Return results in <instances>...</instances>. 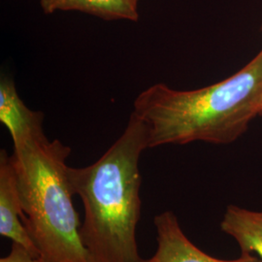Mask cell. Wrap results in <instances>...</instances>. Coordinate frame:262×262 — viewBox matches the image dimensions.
I'll list each match as a JSON object with an SVG mask.
<instances>
[{"instance_id": "cell-4", "label": "cell", "mask_w": 262, "mask_h": 262, "mask_svg": "<svg viewBox=\"0 0 262 262\" xmlns=\"http://www.w3.org/2000/svg\"><path fill=\"white\" fill-rule=\"evenodd\" d=\"M154 225L157 230V251L146 262H262L253 253H241L239 258L224 260L204 253L187 238L172 211L156 215Z\"/></svg>"}, {"instance_id": "cell-9", "label": "cell", "mask_w": 262, "mask_h": 262, "mask_svg": "<svg viewBox=\"0 0 262 262\" xmlns=\"http://www.w3.org/2000/svg\"><path fill=\"white\" fill-rule=\"evenodd\" d=\"M0 262H48L42 256H35L19 244L12 243L10 253L2 257Z\"/></svg>"}, {"instance_id": "cell-2", "label": "cell", "mask_w": 262, "mask_h": 262, "mask_svg": "<svg viewBox=\"0 0 262 262\" xmlns=\"http://www.w3.org/2000/svg\"><path fill=\"white\" fill-rule=\"evenodd\" d=\"M132 113L148 127L149 148L230 144L262 114V51L234 75L209 86L178 91L154 84L136 97Z\"/></svg>"}, {"instance_id": "cell-5", "label": "cell", "mask_w": 262, "mask_h": 262, "mask_svg": "<svg viewBox=\"0 0 262 262\" xmlns=\"http://www.w3.org/2000/svg\"><path fill=\"white\" fill-rule=\"evenodd\" d=\"M24 210L12 156L0 151V234L19 244L35 256H41L24 224Z\"/></svg>"}, {"instance_id": "cell-1", "label": "cell", "mask_w": 262, "mask_h": 262, "mask_svg": "<svg viewBox=\"0 0 262 262\" xmlns=\"http://www.w3.org/2000/svg\"><path fill=\"white\" fill-rule=\"evenodd\" d=\"M149 148L146 123L133 113L122 135L93 164L68 167L84 205L81 237L93 262H146L136 238L141 215V155Z\"/></svg>"}, {"instance_id": "cell-7", "label": "cell", "mask_w": 262, "mask_h": 262, "mask_svg": "<svg viewBox=\"0 0 262 262\" xmlns=\"http://www.w3.org/2000/svg\"><path fill=\"white\" fill-rule=\"evenodd\" d=\"M221 229L234 239L241 253H253L262 260V211L229 205L221 222Z\"/></svg>"}, {"instance_id": "cell-8", "label": "cell", "mask_w": 262, "mask_h": 262, "mask_svg": "<svg viewBox=\"0 0 262 262\" xmlns=\"http://www.w3.org/2000/svg\"><path fill=\"white\" fill-rule=\"evenodd\" d=\"M137 0H40L46 14L56 11H80L101 19H127L137 21Z\"/></svg>"}, {"instance_id": "cell-3", "label": "cell", "mask_w": 262, "mask_h": 262, "mask_svg": "<svg viewBox=\"0 0 262 262\" xmlns=\"http://www.w3.org/2000/svg\"><path fill=\"white\" fill-rule=\"evenodd\" d=\"M71 152L45 133L14 146L11 155L24 210V224L48 262H93L81 237L67 159Z\"/></svg>"}, {"instance_id": "cell-10", "label": "cell", "mask_w": 262, "mask_h": 262, "mask_svg": "<svg viewBox=\"0 0 262 262\" xmlns=\"http://www.w3.org/2000/svg\"><path fill=\"white\" fill-rule=\"evenodd\" d=\"M261 32H262V26H261Z\"/></svg>"}, {"instance_id": "cell-6", "label": "cell", "mask_w": 262, "mask_h": 262, "mask_svg": "<svg viewBox=\"0 0 262 262\" xmlns=\"http://www.w3.org/2000/svg\"><path fill=\"white\" fill-rule=\"evenodd\" d=\"M0 122L9 131L13 145L44 132V114L28 108L8 77L0 82Z\"/></svg>"}, {"instance_id": "cell-11", "label": "cell", "mask_w": 262, "mask_h": 262, "mask_svg": "<svg viewBox=\"0 0 262 262\" xmlns=\"http://www.w3.org/2000/svg\"><path fill=\"white\" fill-rule=\"evenodd\" d=\"M137 1H138V0H137Z\"/></svg>"}]
</instances>
